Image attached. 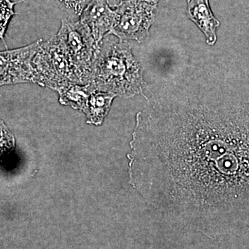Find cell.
I'll use <instances>...</instances> for the list:
<instances>
[{"label": "cell", "instance_id": "obj_1", "mask_svg": "<svg viewBox=\"0 0 249 249\" xmlns=\"http://www.w3.org/2000/svg\"><path fill=\"white\" fill-rule=\"evenodd\" d=\"M131 182L155 212L249 221V73L210 65L166 83L137 115Z\"/></svg>", "mask_w": 249, "mask_h": 249}, {"label": "cell", "instance_id": "obj_2", "mask_svg": "<svg viewBox=\"0 0 249 249\" xmlns=\"http://www.w3.org/2000/svg\"><path fill=\"white\" fill-rule=\"evenodd\" d=\"M89 84L96 91L129 98L146 89L142 65L127 41L103 39L98 46Z\"/></svg>", "mask_w": 249, "mask_h": 249}, {"label": "cell", "instance_id": "obj_3", "mask_svg": "<svg viewBox=\"0 0 249 249\" xmlns=\"http://www.w3.org/2000/svg\"><path fill=\"white\" fill-rule=\"evenodd\" d=\"M33 66L36 84L58 93L69 85L80 84L66 49L56 35L41 43Z\"/></svg>", "mask_w": 249, "mask_h": 249}, {"label": "cell", "instance_id": "obj_4", "mask_svg": "<svg viewBox=\"0 0 249 249\" xmlns=\"http://www.w3.org/2000/svg\"><path fill=\"white\" fill-rule=\"evenodd\" d=\"M65 46L80 84H89L98 46L89 28L81 21L62 19L56 34Z\"/></svg>", "mask_w": 249, "mask_h": 249}, {"label": "cell", "instance_id": "obj_5", "mask_svg": "<svg viewBox=\"0 0 249 249\" xmlns=\"http://www.w3.org/2000/svg\"><path fill=\"white\" fill-rule=\"evenodd\" d=\"M157 5L142 0H124L115 9L116 18L109 34L119 40L143 42L155 21Z\"/></svg>", "mask_w": 249, "mask_h": 249}, {"label": "cell", "instance_id": "obj_6", "mask_svg": "<svg viewBox=\"0 0 249 249\" xmlns=\"http://www.w3.org/2000/svg\"><path fill=\"white\" fill-rule=\"evenodd\" d=\"M42 39L21 48L0 52V87L19 83H36L33 59Z\"/></svg>", "mask_w": 249, "mask_h": 249}, {"label": "cell", "instance_id": "obj_7", "mask_svg": "<svg viewBox=\"0 0 249 249\" xmlns=\"http://www.w3.org/2000/svg\"><path fill=\"white\" fill-rule=\"evenodd\" d=\"M116 18L115 9H111L107 0H92L80 15L81 22L89 28L98 45L109 34Z\"/></svg>", "mask_w": 249, "mask_h": 249}, {"label": "cell", "instance_id": "obj_8", "mask_svg": "<svg viewBox=\"0 0 249 249\" xmlns=\"http://www.w3.org/2000/svg\"><path fill=\"white\" fill-rule=\"evenodd\" d=\"M187 16L202 31L206 43L214 45L217 42V30L220 22L213 14L209 0H188Z\"/></svg>", "mask_w": 249, "mask_h": 249}, {"label": "cell", "instance_id": "obj_9", "mask_svg": "<svg viewBox=\"0 0 249 249\" xmlns=\"http://www.w3.org/2000/svg\"><path fill=\"white\" fill-rule=\"evenodd\" d=\"M114 93L94 91L90 95L84 112L88 116L89 123L100 124L107 116L114 98Z\"/></svg>", "mask_w": 249, "mask_h": 249}, {"label": "cell", "instance_id": "obj_10", "mask_svg": "<svg viewBox=\"0 0 249 249\" xmlns=\"http://www.w3.org/2000/svg\"><path fill=\"white\" fill-rule=\"evenodd\" d=\"M96 91L90 84H71L59 91V101L64 106L84 110L90 95Z\"/></svg>", "mask_w": 249, "mask_h": 249}, {"label": "cell", "instance_id": "obj_11", "mask_svg": "<svg viewBox=\"0 0 249 249\" xmlns=\"http://www.w3.org/2000/svg\"><path fill=\"white\" fill-rule=\"evenodd\" d=\"M19 1L11 0H0V40L4 42V35L11 18L16 13L14 11L15 5Z\"/></svg>", "mask_w": 249, "mask_h": 249}, {"label": "cell", "instance_id": "obj_12", "mask_svg": "<svg viewBox=\"0 0 249 249\" xmlns=\"http://www.w3.org/2000/svg\"><path fill=\"white\" fill-rule=\"evenodd\" d=\"M91 1L92 0H59L69 12L78 16H80L83 10Z\"/></svg>", "mask_w": 249, "mask_h": 249}, {"label": "cell", "instance_id": "obj_13", "mask_svg": "<svg viewBox=\"0 0 249 249\" xmlns=\"http://www.w3.org/2000/svg\"><path fill=\"white\" fill-rule=\"evenodd\" d=\"M14 145V138L3 121H0V152Z\"/></svg>", "mask_w": 249, "mask_h": 249}, {"label": "cell", "instance_id": "obj_14", "mask_svg": "<svg viewBox=\"0 0 249 249\" xmlns=\"http://www.w3.org/2000/svg\"><path fill=\"white\" fill-rule=\"evenodd\" d=\"M124 1V0H107V2L111 9H116V8L119 7Z\"/></svg>", "mask_w": 249, "mask_h": 249}, {"label": "cell", "instance_id": "obj_15", "mask_svg": "<svg viewBox=\"0 0 249 249\" xmlns=\"http://www.w3.org/2000/svg\"><path fill=\"white\" fill-rule=\"evenodd\" d=\"M142 1H145V2L149 3V4L157 5L160 1V0H142Z\"/></svg>", "mask_w": 249, "mask_h": 249}]
</instances>
